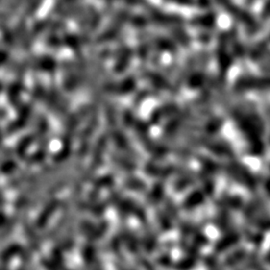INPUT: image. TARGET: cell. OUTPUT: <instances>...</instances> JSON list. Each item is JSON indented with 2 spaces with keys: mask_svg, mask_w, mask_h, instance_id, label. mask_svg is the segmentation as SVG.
<instances>
[{
  "mask_svg": "<svg viewBox=\"0 0 270 270\" xmlns=\"http://www.w3.org/2000/svg\"><path fill=\"white\" fill-rule=\"evenodd\" d=\"M217 2L227 12H229L231 16H233L236 20L242 23L245 27H247L249 31L255 32L258 29L257 22L254 19V17L246 10L240 8L238 5L233 3L231 0H217Z\"/></svg>",
  "mask_w": 270,
  "mask_h": 270,
  "instance_id": "cell-2",
  "label": "cell"
},
{
  "mask_svg": "<svg viewBox=\"0 0 270 270\" xmlns=\"http://www.w3.org/2000/svg\"><path fill=\"white\" fill-rule=\"evenodd\" d=\"M246 258L247 252L245 251V249H238L225 258V265L228 267H233L238 263L246 260Z\"/></svg>",
  "mask_w": 270,
  "mask_h": 270,
  "instance_id": "cell-14",
  "label": "cell"
},
{
  "mask_svg": "<svg viewBox=\"0 0 270 270\" xmlns=\"http://www.w3.org/2000/svg\"><path fill=\"white\" fill-rule=\"evenodd\" d=\"M171 2H174L181 5H193L194 0H169Z\"/></svg>",
  "mask_w": 270,
  "mask_h": 270,
  "instance_id": "cell-28",
  "label": "cell"
},
{
  "mask_svg": "<svg viewBox=\"0 0 270 270\" xmlns=\"http://www.w3.org/2000/svg\"><path fill=\"white\" fill-rule=\"evenodd\" d=\"M157 221L160 228L163 231H169L172 229V220H171V215L158 211L157 212Z\"/></svg>",
  "mask_w": 270,
  "mask_h": 270,
  "instance_id": "cell-22",
  "label": "cell"
},
{
  "mask_svg": "<svg viewBox=\"0 0 270 270\" xmlns=\"http://www.w3.org/2000/svg\"><path fill=\"white\" fill-rule=\"evenodd\" d=\"M267 112H268V115H269V117H270V107H268V109H267Z\"/></svg>",
  "mask_w": 270,
  "mask_h": 270,
  "instance_id": "cell-31",
  "label": "cell"
},
{
  "mask_svg": "<svg viewBox=\"0 0 270 270\" xmlns=\"http://www.w3.org/2000/svg\"><path fill=\"white\" fill-rule=\"evenodd\" d=\"M116 207L122 213L135 215L142 223H145L146 214H145L143 208L140 207L139 205H137L134 201L129 200V199H125V200L117 199L116 200Z\"/></svg>",
  "mask_w": 270,
  "mask_h": 270,
  "instance_id": "cell-7",
  "label": "cell"
},
{
  "mask_svg": "<svg viewBox=\"0 0 270 270\" xmlns=\"http://www.w3.org/2000/svg\"><path fill=\"white\" fill-rule=\"evenodd\" d=\"M58 204L59 203L56 200H52L49 202L46 206H44V208L42 209V211L40 212V214L38 215V217L36 219V224L38 227L42 228L48 223V220L53 216V214L57 210Z\"/></svg>",
  "mask_w": 270,
  "mask_h": 270,
  "instance_id": "cell-8",
  "label": "cell"
},
{
  "mask_svg": "<svg viewBox=\"0 0 270 270\" xmlns=\"http://www.w3.org/2000/svg\"><path fill=\"white\" fill-rule=\"evenodd\" d=\"M265 191L270 197V179H267V181H265Z\"/></svg>",
  "mask_w": 270,
  "mask_h": 270,
  "instance_id": "cell-29",
  "label": "cell"
},
{
  "mask_svg": "<svg viewBox=\"0 0 270 270\" xmlns=\"http://www.w3.org/2000/svg\"><path fill=\"white\" fill-rule=\"evenodd\" d=\"M126 185H127L128 188L139 190V191L143 190L145 188L144 183L141 180H138V179H130L129 181H127Z\"/></svg>",
  "mask_w": 270,
  "mask_h": 270,
  "instance_id": "cell-26",
  "label": "cell"
},
{
  "mask_svg": "<svg viewBox=\"0 0 270 270\" xmlns=\"http://www.w3.org/2000/svg\"><path fill=\"white\" fill-rule=\"evenodd\" d=\"M217 205L220 206H228L233 209H243V201L238 196H225L221 200L217 202Z\"/></svg>",
  "mask_w": 270,
  "mask_h": 270,
  "instance_id": "cell-15",
  "label": "cell"
},
{
  "mask_svg": "<svg viewBox=\"0 0 270 270\" xmlns=\"http://www.w3.org/2000/svg\"><path fill=\"white\" fill-rule=\"evenodd\" d=\"M164 195V187L161 183H157L155 186H153L152 190L150 191L148 195V201L151 204H156L158 203Z\"/></svg>",
  "mask_w": 270,
  "mask_h": 270,
  "instance_id": "cell-21",
  "label": "cell"
},
{
  "mask_svg": "<svg viewBox=\"0 0 270 270\" xmlns=\"http://www.w3.org/2000/svg\"><path fill=\"white\" fill-rule=\"evenodd\" d=\"M238 91L268 90L270 89V77H240L235 84Z\"/></svg>",
  "mask_w": 270,
  "mask_h": 270,
  "instance_id": "cell-5",
  "label": "cell"
},
{
  "mask_svg": "<svg viewBox=\"0 0 270 270\" xmlns=\"http://www.w3.org/2000/svg\"><path fill=\"white\" fill-rule=\"evenodd\" d=\"M145 170L150 175L166 177V176H169V175L173 174V173H176L179 169L175 165L159 166V165H156V164H148V165H147V167L145 168Z\"/></svg>",
  "mask_w": 270,
  "mask_h": 270,
  "instance_id": "cell-10",
  "label": "cell"
},
{
  "mask_svg": "<svg viewBox=\"0 0 270 270\" xmlns=\"http://www.w3.org/2000/svg\"><path fill=\"white\" fill-rule=\"evenodd\" d=\"M195 142L204 146L210 152L218 156H231L233 154L231 147L227 143H224L222 141L212 140L206 137H200L196 139Z\"/></svg>",
  "mask_w": 270,
  "mask_h": 270,
  "instance_id": "cell-6",
  "label": "cell"
},
{
  "mask_svg": "<svg viewBox=\"0 0 270 270\" xmlns=\"http://www.w3.org/2000/svg\"><path fill=\"white\" fill-rule=\"evenodd\" d=\"M215 224L217 227H219L220 229H228V227L230 226L231 222H230V218L228 213L222 212L221 214H219L215 220Z\"/></svg>",
  "mask_w": 270,
  "mask_h": 270,
  "instance_id": "cell-23",
  "label": "cell"
},
{
  "mask_svg": "<svg viewBox=\"0 0 270 270\" xmlns=\"http://www.w3.org/2000/svg\"><path fill=\"white\" fill-rule=\"evenodd\" d=\"M197 250H198V247H196V246H194V245H192V246L189 249L188 255L175 263V268L177 270H190V269H192L195 266L196 261H197V256H198V251Z\"/></svg>",
  "mask_w": 270,
  "mask_h": 270,
  "instance_id": "cell-9",
  "label": "cell"
},
{
  "mask_svg": "<svg viewBox=\"0 0 270 270\" xmlns=\"http://www.w3.org/2000/svg\"><path fill=\"white\" fill-rule=\"evenodd\" d=\"M239 239L240 235L237 231H230L216 243L215 250L217 252H223L230 248L232 245L236 244L239 241Z\"/></svg>",
  "mask_w": 270,
  "mask_h": 270,
  "instance_id": "cell-11",
  "label": "cell"
},
{
  "mask_svg": "<svg viewBox=\"0 0 270 270\" xmlns=\"http://www.w3.org/2000/svg\"><path fill=\"white\" fill-rule=\"evenodd\" d=\"M215 15L214 14H206L204 16L195 17L192 20V24L195 26L202 27V28H210L215 24Z\"/></svg>",
  "mask_w": 270,
  "mask_h": 270,
  "instance_id": "cell-16",
  "label": "cell"
},
{
  "mask_svg": "<svg viewBox=\"0 0 270 270\" xmlns=\"http://www.w3.org/2000/svg\"><path fill=\"white\" fill-rule=\"evenodd\" d=\"M178 107L176 104H165L161 107H159L158 109H156L155 112H153L152 114V121L154 123H158L160 120H162L164 117H167L169 115H172L177 111Z\"/></svg>",
  "mask_w": 270,
  "mask_h": 270,
  "instance_id": "cell-13",
  "label": "cell"
},
{
  "mask_svg": "<svg viewBox=\"0 0 270 270\" xmlns=\"http://www.w3.org/2000/svg\"><path fill=\"white\" fill-rule=\"evenodd\" d=\"M205 263L209 270H222V268L220 267L217 260L213 256H207L205 259Z\"/></svg>",
  "mask_w": 270,
  "mask_h": 270,
  "instance_id": "cell-25",
  "label": "cell"
},
{
  "mask_svg": "<svg viewBox=\"0 0 270 270\" xmlns=\"http://www.w3.org/2000/svg\"><path fill=\"white\" fill-rule=\"evenodd\" d=\"M148 79L158 88L169 91L172 90V85H171V83H169L163 76L158 74V73H149Z\"/></svg>",
  "mask_w": 270,
  "mask_h": 270,
  "instance_id": "cell-17",
  "label": "cell"
},
{
  "mask_svg": "<svg viewBox=\"0 0 270 270\" xmlns=\"http://www.w3.org/2000/svg\"><path fill=\"white\" fill-rule=\"evenodd\" d=\"M265 259H266V260H267V262H268V263L270 264V252H269V253H268V254L266 255V257H265Z\"/></svg>",
  "mask_w": 270,
  "mask_h": 270,
  "instance_id": "cell-30",
  "label": "cell"
},
{
  "mask_svg": "<svg viewBox=\"0 0 270 270\" xmlns=\"http://www.w3.org/2000/svg\"><path fill=\"white\" fill-rule=\"evenodd\" d=\"M228 44L229 37L225 33L220 35L217 44V63L221 73H226L232 64V56L229 52Z\"/></svg>",
  "mask_w": 270,
  "mask_h": 270,
  "instance_id": "cell-4",
  "label": "cell"
},
{
  "mask_svg": "<svg viewBox=\"0 0 270 270\" xmlns=\"http://www.w3.org/2000/svg\"><path fill=\"white\" fill-rule=\"evenodd\" d=\"M196 180V176L194 173H189L186 174L182 177H180L174 184V189L177 192H180L182 190H184L185 188L189 187L191 184H193Z\"/></svg>",
  "mask_w": 270,
  "mask_h": 270,
  "instance_id": "cell-19",
  "label": "cell"
},
{
  "mask_svg": "<svg viewBox=\"0 0 270 270\" xmlns=\"http://www.w3.org/2000/svg\"><path fill=\"white\" fill-rule=\"evenodd\" d=\"M228 175L238 183L247 187L249 190H255L256 180L250 171L238 162H231L226 167Z\"/></svg>",
  "mask_w": 270,
  "mask_h": 270,
  "instance_id": "cell-3",
  "label": "cell"
},
{
  "mask_svg": "<svg viewBox=\"0 0 270 270\" xmlns=\"http://www.w3.org/2000/svg\"><path fill=\"white\" fill-rule=\"evenodd\" d=\"M231 116L238 129L246 139L249 151L253 155H261L264 151V144L261 139V122L258 116L249 110L233 108Z\"/></svg>",
  "mask_w": 270,
  "mask_h": 270,
  "instance_id": "cell-1",
  "label": "cell"
},
{
  "mask_svg": "<svg viewBox=\"0 0 270 270\" xmlns=\"http://www.w3.org/2000/svg\"><path fill=\"white\" fill-rule=\"evenodd\" d=\"M204 193L205 192L202 190H196L191 192L183 201V208L186 210H191L201 205L205 200Z\"/></svg>",
  "mask_w": 270,
  "mask_h": 270,
  "instance_id": "cell-12",
  "label": "cell"
},
{
  "mask_svg": "<svg viewBox=\"0 0 270 270\" xmlns=\"http://www.w3.org/2000/svg\"><path fill=\"white\" fill-rule=\"evenodd\" d=\"M158 263L164 267H169L171 265V258L168 255H161L158 258Z\"/></svg>",
  "mask_w": 270,
  "mask_h": 270,
  "instance_id": "cell-27",
  "label": "cell"
},
{
  "mask_svg": "<svg viewBox=\"0 0 270 270\" xmlns=\"http://www.w3.org/2000/svg\"><path fill=\"white\" fill-rule=\"evenodd\" d=\"M155 44H156V47L158 49H160V50L167 51V52H170V53H175L176 52V47H175L174 43L171 40H168L164 37H157L155 39Z\"/></svg>",
  "mask_w": 270,
  "mask_h": 270,
  "instance_id": "cell-20",
  "label": "cell"
},
{
  "mask_svg": "<svg viewBox=\"0 0 270 270\" xmlns=\"http://www.w3.org/2000/svg\"><path fill=\"white\" fill-rule=\"evenodd\" d=\"M22 252H23V249L21 247V245H19V244H12V245H10L9 247H7L1 253V256H0V258H1V260L3 262H7L10 259H12L14 256L19 255Z\"/></svg>",
  "mask_w": 270,
  "mask_h": 270,
  "instance_id": "cell-18",
  "label": "cell"
},
{
  "mask_svg": "<svg viewBox=\"0 0 270 270\" xmlns=\"http://www.w3.org/2000/svg\"><path fill=\"white\" fill-rule=\"evenodd\" d=\"M144 245H145V249L151 252L155 249L156 247V237L152 232H149L145 236V241H144Z\"/></svg>",
  "mask_w": 270,
  "mask_h": 270,
  "instance_id": "cell-24",
  "label": "cell"
}]
</instances>
